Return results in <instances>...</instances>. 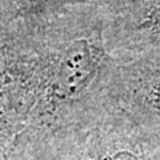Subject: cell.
I'll list each match as a JSON object with an SVG mask.
<instances>
[{
	"instance_id": "2",
	"label": "cell",
	"mask_w": 160,
	"mask_h": 160,
	"mask_svg": "<svg viewBox=\"0 0 160 160\" xmlns=\"http://www.w3.org/2000/svg\"><path fill=\"white\" fill-rule=\"evenodd\" d=\"M112 160H138V159L128 152H122V153H118Z\"/></svg>"
},
{
	"instance_id": "1",
	"label": "cell",
	"mask_w": 160,
	"mask_h": 160,
	"mask_svg": "<svg viewBox=\"0 0 160 160\" xmlns=\"http://www.w3.org/2000/svg\"><path fill=\"white\" fill-rule=\"evenodd\" d=\"M93 71L91 48L87 40H78L67 49L58 76V89L63 95L79 91Z\"/></svg>"
}]
</instances>
